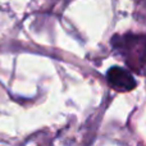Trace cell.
<instances>
[{"mask_svg":"<svg viewBox=\"0 0 146 146\" xmlns=\"http://www.w3.org/2000/svg\"><path fill=\"white\" fill-rule=\"evenodd\" d=\"M109 85L118 91H131L136 87V81L128 71L121 67H111L106 72Z\"/></svg>","mask_w":146,"mask_h":146,"instance_id":"6da1fadb","label":"cell"}]
</instances>
